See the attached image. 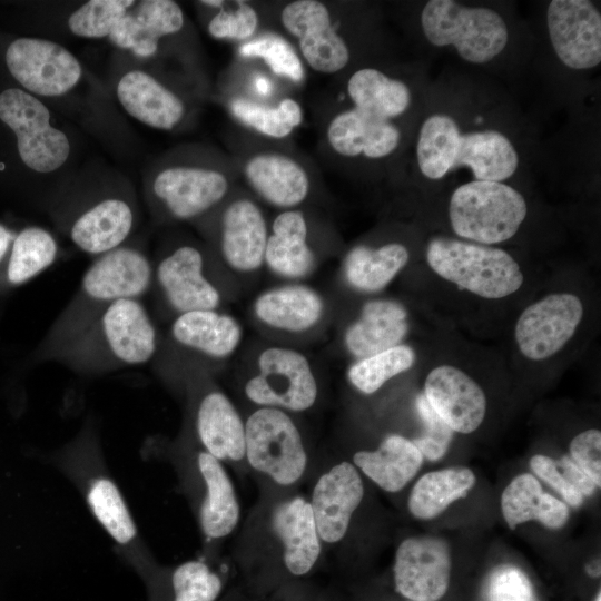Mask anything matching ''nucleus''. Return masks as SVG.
<instances>
[{"instance_id": "58836bf2", "label": "nucleus", "mask_w": 601, "mask_h": 601, "mask_svg": "<svg viewBox=\"0 0 601 601\" xmlns=\"http://www.w3.org/2000/svg\"><path fill=\"white\" fill-rule=\"evenodd\" d=\"M57 255V242L48 230L40 227L24 228L12 242L7 264V280L19 285L33 278L50 267Z\"/></svg>"}, {"instance_id": "f03ea898", "label": "nucleus", "mask_w": 601, "mask_h": 601, "mask_svg": "<svg viewBox=\"0 0 601 601\" xmlns=\"http://www.w3.org/2000/svg\"><path fill=\"white\" fill-rule=\"evenodd\" d=\"M157 349V328L141 298H122L104 308L55 359L97 374L146 364Z\"/></svg>"}, {"instance_id": "1a4fd4ad", "label": "nucleus", "mask_w": 601, "mask_h": 601, "mask_svg": "<svg viewBox=\"0 0 601 601\" xmlns=\"http://www.w3.org/2000/svg\"><path fill=\"white\" fill-rule=\"evenodd\" d=\"M244 392L259 407L303 412L315 404L318 386L312 365L302 352L269 346L259 353L257 372L247 380Z\"/></svg>"}, {"instance_id": "6e6552de", "label": "nucleus", "mask_w": 601, "mask_h": 601, "mask_svg": "<svg viewBox=\"0 0 601 601\" xmlns=\"http://www.w3.org/2000/svg\"><path fill=\"white\" fill-rule=\"evenodd\" d=\"M245 456L249 465L279 485L304 474L307 454L302 435L287 412L258 407L245 423Z\"/></svg>"}, {"instance_id": "20e7f679", "label": "nucleus", "mask_w": 601, "mask_h": 601, "mask_svg": "<svg viewBox=\"0 0 601 601\" xmlns=\"http://www.w3.org/2000/svg\"><path fill=\"white\" fill-rule=\"evenodd\" d=\"M415 154L421 174L430 180L466 167L474 180L502 183L519 167V154L504 134L495 129L462 132L456 120L443 112L424 119Z\"/></svg>"}, {"instance_id": "423d86ee", "label": "nucleus", "mask_w": 601, "mask_h": 601, "mask_svg": "<svg viewBox=\"0 0 601 601\" xmlns=\"http://www.w3.org/2000/svg\"><path fill=\"white\" fill-rule=\"evenodd\" d=\"M528 215L525 198L501 181L471 180L456 187L449 201L452 230L463 240L496 245L511 239Z\"/></svg>"}, {"instance_id": "f704fd0d", "label": "nucleus", "mask_w": 601, "mask_h": 601, "mask_svg": "<svg viewBox=\"0 0 601 601\" xmlns=\"http://www.w3.org/2000/svg\"><path fill=\"white\" fill-rule=\"evenodd\" d=\"M150 601H216L223 589L220 577L203 560H188L167 571L156 564L141 575Z\"/></svg>"}, {"instance_id": "dca6fc26", "label": "nucleus", "mask_w": 601, "mask_h": 601, "mask_svg": "<svg viewBox=\"0 0 601 601\" xmlns=\"http://www.w3.org/2000/svg\"><path fill=\"white\" fill-rule=\"evenodd\" d=\"M186 462L190 492L196 494V512L203 535L218 541L229 535L239 520L234 485L223 463L199 449Z\"/></svg>"}, {"instance_id": "a18cd8bd", "label": "nucleus", "mask_w": 601, "mask_h": 601, "mask_svg": "<svg viewBox=\"0 0 601 601\" xmlns=\"http://www.w3.org/2000/svg\"><path fill=\"white\" fill-rule=\"evenodd\" d=\"M416 410L424 423L425 431L421 437L414 439L412 442L423 457L428 461H437L445 455L453 440L454 431L434 412L424 394L417 396Z\"/></svg>"}, {"instance_id": "4468645a", "label": "nucleus", "mask_w": 601, "mask_h": 601, "mask_svg": "<svg viewBox=\"0 0 601 601\" xmlns=\"http://www.w3.org/2000/svg\"><path fill=\"white\" fill-rule=\"evenodd\" d=\"M152 285L175 316L197 309H218L221 295L208 277L204 253L184 244L164 255L154 266Z\"/></svg>"}, {"instance_id": "8fccbe9b", "label": "nucleus", "mask_w": 601, "mask_h": 601, "mask_svg": "<svg viewBox=\"0 0 601 601\" xmlns=\"http://www.w3.org/2000/svg\"><path fill=\"white\" fill-rule=\"evenodd\" d=\"M558 463V462H556ZM558 467L566 481L575 487L583 496H590L594 493L595 483L571 460L564 456L558 463Z\"/></svg>"}, {"instance_id": "b1692460", "label": "nucleus", "mask_w": 601, "mask_h": 601, "mask_svg": "<svg viewBox=\"0 0 601 601\" xmlns=\"http://www.w3.org/2000/svg\"><path fill=\"white\" fill-rule=\"evenodd\" d=\"M401 138V130L393 121L354 107L336 114L326 128L329 147L348 158H385L398 148Z\"/></svg>"}, {"instance_id": "aec40b11", "label": "nucleus", "mask_w": 601, "mask_h": 601, "mask_svg": "<svg viewBox=\"0 0 601 601\" xmlns=\"http://www.w3.org/2000/svg\"><path fill=\"white\" fill-rule=\"evenodd\" d=\"M268 227L260 207L247 197L228 203L221 211L218 249L234 272L253 273L264 265Z\"/></svg>"}, {"instance_id": "c03bdc74", "label": "nucleus", "mask_w": 601, "mask_h": 601, "mask_svg": "<svg viewBox=\"0 0 601 601\" xmlns=\"http://www.w3.org/2000/svg\"><path fill=\"white\" fill-rule=\"evenodd\" d=\"M258 14L245 1L236 2L231 9H221L208 22V33L219 40L246 42L254 38L258 29Z\"/></svg>"}, {"instance_id": "3c124183", "label": "nucleus", "mask_w": 601, "mask_h": 601, "mask_svg": "<svg viewBox=\"0 0 601 601\" xmlns=\"http://www.w3.org/2000/svg\"><path fill=\"white\" fill-rule=\"evenodd\" d=\"M12 240V234L4 226L0 225V262L4 257Z\"/></svg>"}, {"instance_id": "c9c22d12", "label": "nucleus", "mask_w": 601, "mask_h": 601, "mask_svg": "<svg viewBox=\"0 0 601 601\" xmlns=\"http://www.w3.org/2000/svg\"><path fill=\"white\" fill-rule=\"evenodd\" d=\"M346 91L354 108L391 121L405 114L412 102L411 89L404 81L376 68L354 71Z\"/></svg>"}, {"instance_id": "2f4dec72", "label": "nucleus", "mask_w": 601, "mask_h": 601, "mask_svg": "<svg viewBox=\"0 0 601 601\" xmlns=\"http://www.w3.org/2000/svg\"><path fill=\"white\" fill-rule=\"evenodd\" d=\"M272 525L284 550V563L294 575L308 573L322 549L309 502L297 496L287 500L273 512Z\"/></svg>"}, {"instance_id": "a19ab883", "label": "nucleus", "mask_w": 601, "mask_h": 601, "mask_svg": "<svg viewBox=\"0 0 601 601\" xmlns=\"http://www.w3.org/2000/svg\"><path fill=\"white\" fill-rule=\"evenodd\" d=\"M415 352L400 344L381 353L356 359L347 370L349 383L363 394H373L388 380L410 370Z\"/></svg>"}, {"instance_id": "ddd939ff", "label": "nucleus", "mask_w": 601, "mask_h": 601, "mask_svg": "<svg viewBox=\"0 0 601 601\" xmlns=\"http://www.w3.org/2000/svg\"><path fill=\"white\" fill-rule=\"evenodd\" d=\"M11 76L28 91L57 97L70 91L81 78L78 59L65 47L46 39L19 38L6 51Z\"/></svg>"}, {"instance_id": "49530a36", "label": "nucleus", "mask_w": 601, "mask_h": 601, "mask_svg": "<svg viewBox=\"0 0 601 601\" xmlns=\"http://www.w3.org/2000/svg\"><path fill=\"white\" fill-rule=\"evenodd\" d=\"M489 601H535L532 584L519 569L499 568L487 587Z\"/></svg>"}, {"instance_id": "a878e982", "label": "nucleus", "mask_w": 601, "mask_h": 601, "mask_svg": "<svg viewBox=\"0 0 601 601\" xmlns=\"http://www.w3.org/2000/svg\"><path fill=\"white\" fill-rule=\"evenodd\" d=\"M135 210L120 197H106L83 208L71 221V242L82 252L100 256L124 245L135 227Z\"/></svg>"}, {"instance_id": "473e14b6", "label": "nucleus", "mask_w": 601, "mask_h": 601, "mask_svg": "<svg viewBox=\"0 0 601 601\" xmlns=\"http://www.w3.org/2000/svg\"><path fill=\"white\" fill-rule=\"evenodd\" d=\"M423 455L412 440L402 435L386 436L374 451L353 455L356 469L386 492L401 491L418 472Z\"/></svg>"}, {"instance_id": "412c9836", "label": "nucleus", "mask_w": 601, "mask_h": 601, "mask_svg": "<svg viewBox=\"0 0 601 601\" xmlns=\"http://www.w3.org/2000/svg\"><path fill=\"white\" fill-rule=\"evenodd\" d=\"M364 496V485L354 464L341 462L317 480L309 505L322 542L341 541Z\"/></svg>"}, {"instance_id": "79ce46f5", "label": "nucleus", "mask_w": 601, "mask_h": 601, "mask_svg": "<svg viewBox=\"0 0 601 601\" xmlns=\"http://www.w3.org/2000/svg\"><path fill=\"white\" fill-rule=\"evenodd\" d=\"M238 52L244 58H256L263 60L267 67L277 76L299 82L304 77L303 63L283 38L276 35H263L243 42Z\"/></svg>"}, {"instance_id": "f257e3e1", "label": "nucleus", "mask_w": 601, "mask_h": 601, "mask_svg": "<svg viewBox=\"0 0 601 601\" xmlns=\"http://www.w3.org/2000/svg\"><path fill=\"white\" fill-rule=\"evenodd\" d=\"M75 485L117 552L139 575L155 565L130 509L111 476L96 427L87 422L77 435L50 456Z\"/></svg>"}, {"instance_id": "7c9ffc66", "label": "nucleus", "mask_w": 601, "mask_h": 601, "mask_svg": "<svg viewBox=\"0 0 601 601\" xmlns=\"http://www.w3.org/2000/svg\"><path fill=\"white\" fill-rule=\"evenodd\" d=\"M315 262L306 217L296 208L282 210L268 230L264 264L273 274L297 280L313 270Z\"/></svg>"}, {"instance_id": "e433bc0d", "label": "nucleus", "mask_w": 601, "mask_h": 601, "mask_svg": "<svg viewBox=\"0 0 601 601\" xmlns=\"http://www.w3.org/2000/svg\"><path fill=\"white\" fill-rule=\"evenodd\" d=\"M410 252L401 243L378 247L356 246L345 256L343 274L356 290L374 293L387 286L406 266Z\"/></svg>"}, {"instance_id": "cd10ccee", "label": "nucleus", "mask_w": 601, "mask_h": 601, "mask_svg": "<svg viewBox=\"0 0 601 601\" xmlns=\"http://www.w3.org/2000/svg\"><path fill=\"white\" fill-rule=\"evenodd\" d=\"M116 95L132 118L155 129L171 130L185 116L184 101L142 70L125 73L118 81Z\"/></svg>"}, {"instance_id": "72a5a7b5", "label": "nucleus", "mask_w": 601, "mask_h": 601, "mask_svg": "<svg viewBox=\"0 0 601 601\" xmlns=\"http://www.w3.org/2000/svg\"><path fill=\"white\" fill-rule=\"evenodd\" d=\"M501 511L508 526L514 530L519 524L536 520L553 530L561 529L569 520L568 505L542 491L539 480L522 473L504 489Z\"/></svg>"}, {"instance_id": "9d476101", "label": "nucleus", "mask_w": 601, "mask_h": 601, "mask_svg": "<svg viewBox=\"0 0 601 601\" xmlns=\"http://www.w3.org/2000/svg\"><path fill=\"white\" fill-rule=\"evenodd\" d=\"M0 119L16 134L21 160L37 173H52L70 154L65 132L50 124L49 109L35 96L18 88L0 93Z\"/></svg>"}, {"instance_id": "393cba45", "label": "nucleus", "mask_w": 601, "mask_h": 601, "mask_svg": "<svg viewBox=\"0 0 601 601\" xmlns=\"http://www.w3.org/2000/svg\"><path fill=\"white\" fill-rule=\"evenodd\" d=\"M185 18L180 6L171 0L139 1L116 23L109 40L121 49H128L137 57H152L159 40L177 33L184 27Z\"/></svg>"}, {"instance_id": "c85d7f7f", "label": "nucleus", "mask_w": 601, "mask_h": 601, "mask_svg": "<svg viewBox=\"0 0 601 601\" xmlns=\"http://www.w3.org/2000/svg\"><path fill=\"white\" fill-rule=\"evenodd\" d=\"M407 316L406 308L396 300L366 302L358 318L345 329L347 352L361 359L400 345L408 332Z\"/></svg>"}, {"instance_id": "37998d69", "label": "nucleus", "mask_w": 601, "mask_h": 601, "mask_svg": "<svg viewBox=\"0 0 601 601\" xmlns=\"http://www.w3.org/2000/svg\"><path fill=\"white\" fill-rule=\"evenodd\" d=\"M135 2L132 0L87 1L69 16L68 28L78 37H108L116 23Z\"/></svg>"}, {"instance_id": "f3484780", "label": "nucleus", "mask_w": 601, "mask_h": 601, "mask_svg": "<svg viewBox=\"0 0 601 601\" xmlns=\"http://www.w3.org/2000/svg\"><path fill=\"white\" fill-rule=\"evenodd\" d=\"M551 46L559 60L573 70L601 62V14L588 0H553L546 9Z\"/></svg>"}, {"instance_id": "c756f323", "label": "nucleus", "mask_w": 601, "mask_h": 601, "mask_svg": "<svg viewBox=\"0 0 601 601\" xmlns=\"http://www.w3.org/2000/svg\"><path fill=\"white\" fill-rule=\"evenodd\" d=\"M325 311L321 294L304 284H287L260 293L253 313L262 324L286 333H305L316 326Z\"/></svg>"}, {"instance_id": "0eeeda50", "label": "nucleus", "mask_w": 601, "mask_h": 601, "mask_svg": "<svg viewBox=\"0 0 601 601\" xmlns=\"http://www.w3.org/2000/svg\"><path fill=\"white\" fill-rule=\"evenodd\" d=\"M421 28L435 47H454L466 62L493 60L508 45L509 30L499 12L453 0H431L421 12Z\"/></svg>"}, {"instance_id": "5701e85b", "label": "nucleus", "mask_w": 601, "mask_h": 601, "mask_svg": "<svg viewBox=\"0 0 601 601\" xmlns=\"http://www.w3.org/2000/svg\"><path fill=\"white\" fill-rule=\"evenodd\" d=\"M194 431L200 449L220 462L245 456V423L223 392L208 387L198 394Z\"/></svg>"}, {"instance_id": "bb28decb", "label": "nucleus", "mask_w": 601, "mask_h": 601, "mask_svg": "<svg viewBox=\"0 0 601 601\" xmlns=\"http://www.w3.org/2000/svg\"><path fill=\"white\" fill-rule=\"evenodd\" d=\"M170 338L178 346L210 359H225L243 337L239 322L218 309H197L175 316Z\"/></svg>"}, {"instance_id": "7ed1b4c3", "label": "nucleus", "mask_w": 601, "mask_h": 601, "mask_svg": "<svg viewBox=\"0 0 601 601\" xmlns=\"http://www.w3.org/2000/svg\"><path fill=\"white\" fill-rule=\"evenodd\" d=\"M154 266L134 246H120L97 256L79 287L50 326L43 353L55 359L104 308L122 298H141L152 286Z\"/></svg>"}, {"instance_id": "4be33fe9", "label": "nucleus", "mask_w": 601, "mask_h": 601, "mask_svg": "<svg viewBox=\"0 0 601 601\" xmlns=\"http://www.w3.org/2000/svg\"><path fill=\"white\" fill-rule=\"evenodd\" d=\"M243 176L259 198L282 210L295 209L311 190L304 166L277 151H262L248 157L243 165Z\"/></svg>"}, {"instance_id": "ea45409f", "label": "nucleus", "mask_w": 601, "mask_h": 601, "mask_svg": "<svg viewBox=\"0 0 601 601\" xmlns=\"http://www.w3.org/2000/svg\"><path fill=\"white\" fill-rule=\"evenodd\" d=\"M229 107L237 120L269 138H285L303 121L302 107L292 98H283L273 107L236 97Z\"/></svg>"}, {"instance_id": "9b49d317", "label": "nucleus", "mask_w": 601, "mask_h": 601, "mask_svg": "<svg viewBox=\"0 0 601 601\" xmlns=\"http://www.w3.org/2000/svg\"><path fill=\"white\" fill-rule=\"evenodd\" d=\"M228 176L200 165H171L160 169L149 184L152 207L166 218L187 221L203 217L228 195Z\"/></svg>"}, {"instance_id": "4c0bfd02", "label": "nucleus", "mask_w": 601, "mask_h": 601, "mask_svg": "<svg viewBox=\"0 0 601 601\" xmlns=\"http://www.w3.org/2000/svg\"><path fill=\"white\" fill-rule=\"evenodd\" d=\"M475 475L464 466L432 471L418 479L413 486L407 506L420 520L439 516L454 501L462 499L474 486Z\"/></svg>"}, {"instance_id": "a211bd4d", "label": "nucleus", "mask_w": 601, "mask_h": 601, "mask_svg": "<svg viewBox=\"0 0 601 601\" xmlns=\"http://www.w3.org/2000/svg\"><path fill=\"white\" fill-rule=\"evenodd\" d=\"M451 570L445 540L432 535L407 538L395 553V589L408 601H437L449 589Z\"/></svg>"}, {"instance_id": "09e8293b", "label": "nucleus", "mask_w": 601, "mask_h": 601, "mask_svg": "<svg viewBox=\"0 0 601 601\" xmlns=\"http://www.w3.org/2000/svg\"><path fill=\"white\" fill-rule=\"evenodd\" d=\"M530 466L534 474L563 497L566 505L579 508L582 504L584 496L562 475L556 461L546 455L536 454L531 457Z\"/></svg>"}, {"instance_id": "39448f33", "label": "nucleus", "mask_w": 601, "mask_h": 601, "mask_svg": "<svg viewBox=\"0 0 601 601\" xmlns=\"http://www.w3.org/2000/svg\"><path fill=\"white\" fill-rule=\"evenodd\" d=\"M425 258L441 278L486 299L511 296L524 283L519 263L499 247L434 237L426 246Z\"/></svg>"}, {"instance_id": "f8f14e48", "label": "nucleus", "mask_w": 601, "mask_h": 601, "mask_svg": "<svg viewBox=\"0 0 601 601\" xmlns=\"http://www.w3.org/2000/svg\"><path fill=\"white\" fill-rule=\"evenodd\" d=\"M584 314L575 294L552 293L523 309L514 326L521 354L530 361H544L559 353L574 336Z\"/></svg>"}, {"instance_id": "de8ad7c7", "label": "nucleus", "mask_w": 601, "mask_h": 601, "mask_svg": "<svg viewBox=\"0 0 601 601\" xmlns=\"http://www.w3.org/2000/svg\"><path fill=\"white\" fill-rule=\"evenodd\" d=\"M571 460L601 486V432L590 428L575 435L570 443Z\"/></svg>"}, {"instance_id": "603ef678", "label": "nucleus", "mask_w": 601, "mask_h": 601, "mask_svg": "<svg viewBox=\"0 0 601 601\" xmlns=\"http://www.w3.org/2000/svg\"><path fill=\"white\" fill-rule=\"evenodd\" d=\"M201 3L205 4V6L211 7V8H223L225 1L207 0V1H201Z\"/></svg>"}, {"instance_id": "864d4df0", "label": "nucleus", "mask_w": 601, "mask_h": 601, "mask_svg": "<svg viewBox=\"0 0 601 601\" xmlns=\"http://www.w3.org/2000/svg\"><path fill=\"white\" fill-rule=\"evenodd\" d=\"M594 601H601V593L599 592Z\"/></svg>"}, {"instance_id": "6ab92c4d", "label": "nucleus", "mask_w": 601, "mask_h": 601, "mask_svg": "<svg viewBox=\"0 0 601 601\" xmlns=\"http://www.w3.org/2000/svg\"><path fill=\"white\" fill-rule=\"evenodd\" d=\"M423 394L454 432L472 433L485 417L487 402L482 387L456 366L434 367L425 378Z\"/></svg>"}, {"instance_id": "2eb2a0df", "label": "nucleus", "mask_w": 601, "mask_h": 601, "mask_svg": "<svg viewBox=\"0 0 601 601\" xmlns=\"http://www.w3.org/2000/svg\"><path fill=\"white\" fill-rule=\"evenodd\" d=\"M279 17L313 70L332 75L348 65L349 48L337 32L326 4L317 0L292 1L282 9Z\"/></svg>"}]
</instances>
